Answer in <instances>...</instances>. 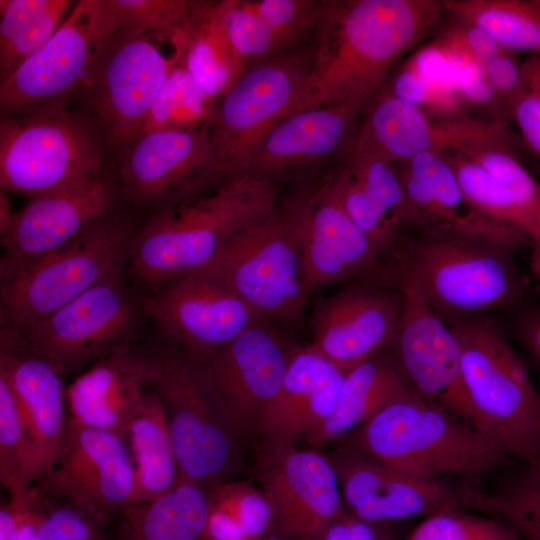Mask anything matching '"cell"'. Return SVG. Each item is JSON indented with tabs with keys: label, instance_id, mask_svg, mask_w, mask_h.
I'll return each instance as SVG.
<instances>
[{
	"label": "cell",
	"instance_id": "6da1fadb",
	"mask_svg": "<svg viewBox=\"0 0 540 540\" xmlns=\"http://www.w3.org/2000/svg\"><path fill=\"white\" fill-rule=\"evenodd\" d=\"M443 12L436 0H321L312 66L294 113L371 101L399 59L437 25Z\"/></svg>",
	"mask_w": 540,
	"mask_h": 540
},
{
	"label": "cell",
	"instance_id": "7a4b0ae2",
	"mask_svg": "<svg viewBox=\"0 0 540 540\" xmlns=\"http://www.w3.org/2000/svg\"><path fill=\"white\" fill-rule=\"evenodd\" d=\"M515 252L484 236L413 230L398 238L370 284L411 286L442 318H464L519 299L523 284Z\"/></svg>",
	"mask_w": 540,
	"mask_h": 540
},
{
	"label": "cell",
	"instance_id": "3957f363",
	"mask_svg": "<svg viewBox=\"0 0 540 540\" xmlns=\"http://www.w3.org/2000/svg\"><path fill=\"white\" fill-rule=\"evenodd\" d=\"M280 191V182L237 174L162 208L133 235L131 274L156 289L204 270L241 229L280 204Z\"/></svg>",
	"mask_w": 540,
	"mask_h": 540
},
{
	"label": "cell",
	"instance_id": "277c9868",
	"mask_svg": "<svg viewBox=\"0 0 540 540\" xmlns=\"http://www.w3.org/2000/svg\"><path fill=\"white\" fill-rule=\"evenodd\" d=\"M343 447L418 478L454 474L475 487L509 458L471 425L432 405L415 389L357 427Z\"/></svg>",
	"mask_w": 540,
	"mask_h": 540
},
{
	"label": "cell",
	"instance_id": "5b68a950",
	"mask_svg": "<svg viewBox=\"0 0 540 540\" xmlns=\"http://www.w3.org/2000/svg\"><path fill=\"white\" fill-rule=\"evenodd\" d=\"M461 348L471 425L507 457H540V392L501 331L486 319L450 322Z\"/></svg>",
	"mask_w": 540,
	"mask_h": 540
},
{
	"label": "cell",
	"instance_id": "8992f818",
	"mask_svg": "<svg viewBox=\"0 0 540 540\" xmlns=\"http://www.w3.org/2000/svg\"><path fill=\"white\" fill-rule=\"evenodd\" d=\"M135 231L129 220L110 213L66 246L1 274L2 342L121 275Z\"/></svg>",
	"mask_w": 540,
	"mask_h": 540
},
{
	"label": "cell",
	"instance_id": "52a82bcc",
	"mask_svg": "<svg viewBox=\"0 0 540 540\" xmlns=\"http://www.w3.org/2000/svg\"><path fill=\"white\" fill-rule=\"evenodd\" d=\"M151 389L169 422L177 483L205 489L225 483L240 462L242 441L199 362L180 352L152 356Z\"/></svg>",
	"mask_w": 540,
	"mask_h": 540
},
{
	"label": "cell",
	"instance_id": "ba28073f",
	"mask_svg": "<svg viewBox=\"0 0 540 540\" xmlns=\"http://www.w3.org/2000/svg\"><path fill=\"white\" fill-rule=\"evenodd\" d=\"M201 271L223 283L262 318L293 321L309 297L299 225L288 202L241 229Z\"/></svg>",
	"mask_w": 540,
	"mask_h": 540
},
{
	"label": "cell",
	"instance_id": "9c48e42d",
	"mask_svg": "<svg viewBox=\"0 0 540 540\" xmlns=\"http://www.w3.org/2000/svg\"><path fill=\"white\" fill-rule=\"evenodd\" d=\"M102 147L92 125L55 108L3 116L0 185L30 198L100 176Z\"/></svg>",
	"mask_w": 540,
	"mask_h": 540
},
{
	"label": "cell",
	"instance_id": "30bf717a",
	"mask_svg": "<svg viewBox=\"0 0 540 540\" xmlns=\"http://www.w3.org/2000/svg\"><path fill=\"white\" fill-rule=\"evenodd\" d=\"M312 61L311 40L244 70L216 100L208 123L215 183L229 177L277 123L295 112Z\"/></svg>",
	"mask_w": 540,
	"mask_h": 540
},
{
	"label": "cell",
	"instance_id": "8fae6325",
	"mask_svg": "<svg viewBox=\"0 0 540 540\" xmlns=\"http://www.w3.org/2000/svg\"><path fill=\"white\" fill-rule=\"evenodd\" d=\"M188 32H118L105 44L86 84L105 135L130 146L173 69Z\"/></svg>",
	"mask_w": 540,
	"mask_h": 540
},
{
	"label": "cell",
	"instance_id": "7c38bea8",
	"mask_svg": "<svg viewBox=\"0 0 540 540\" xmlns=\"http://www.w3.org/2000/svg\"><path fill=\"white\" fill-rule=\"evenodd\" d=\"M136 311L122 274L108 278L34 323L1 350L25 351L63 375L91 359L125 346Z\"/></svg>",
	"mask_w": 540,
	"mask_h": 540
},
{
	"label": "cell",
	"instance_id": "4fadbf2b",
	"mask_svg": "<svg viewBox=\"0 0 540 540\" xmlns=\"http://www.w3.org/2000/svg\"><path fill=\"white\" fill-rule=\"evenodd\" d=\"M95 0H81L51 39L0 81L1 116L65 108L68 97L85 87L106 44Z\"/></svg>",
	"mask_w": 540,
	"mask_h": 540
},
{
	"label": "cell",
	"instance_id": "5bb4252c",
	"mask_svg": "<svg viewBox=\"0 0 540 540\" xmlns=\"http://www.w3.org/2000/svg\"><path fill=\"white\" fill-rule=\"evenodd\" d=\"M135 469L124 438L68 418L57 460L40 492L75 504L101 525L133 504Z\"/></svg>",
	"mask_w": 540,
	"mask_h": 540
},
{
	"label": "cell",
	"instance_id": "9a60e30c",
	"mask_svg": "<svg viewBox=\"0 0 540 540\" xmlns=\"http://www.w3.org/2000/svg\"><path fill=\"white\" fill-rule=\"evenodd\" d=\"M369 102L355 99L285 117L230 176L249 174L281 182L287 177L314 176L329 165L339 166L352 154Z\"/></svg>",
	"mask_w": 540,
	"mask_h": 540
},
{
	"label": "cell",
	"instance_id": "2e32d148",
	"mask_svg": "<svg viewBox=\"0 0 540 540\" xmlns=\"http://www.w3.org/2000/svg\"><path fill=\"white\" fill-rule=\"evenodd\" d=\"M334 169L288 201L299 225L303 279L309 295L321 287L369 278L381 265V253L341 202Z\"/></svg>",
	"mask_w": 540,
	"mask_h": 540
},
{
	"label": "cell",
	"instance_id": "e0dca14e",
	"mask_svg": "<svg viewBox=\"0 0 540 540\" xmlns=\"http://www.w3.org/2000/svg\"><path fill=\"white\" fill-rule=\"evenodd\" d=\"M144 312L180 348V353L199 363L262 319L204 271L177 277L156 288L145 301Z\"/></svg>",
	"mask_w": 540,
	"mask_h": 540
},
{
	"label": "cell",
	"instance_id": "ac0fdd59",
	"mask_svg": "<svg viewBox=\"0 0 540 540\" xmlns=\"http://www.w3.org/2000/svg\"><path fill=\"white\" fill-rule=\"evenodd\" d=\"M394 289L404 295L402 317L389 345L394 358L426 401L471 425L455 333L416 289L408 285Z\"/></svg>",
	"mask_w": 540,
	"mask_h": 540
},
{
	"label": "cell",
	"instance_id": "d6986e66",
	"mask_svg": "<svg viewBox=\"0 0 540 540\" xmlns=\"http://www.w3.org/2000/svg\"><path fill=\"white\" fill-rule=\"evenodd\" d=\"M256 471L272 509V529L290 540H320L347 515L337 473L318 451L262 453Z\"/></svg>",
	"mask_w": 540,
	"mask_h": 540
},
{
	"label": "cell",
	"instance_id": "ffe728a7",
	"mask_svg": "<svg viewBox=\"0 0 540 540\" xmlns=\"http://www.w3.org/2000/svg\"><path fill=\"white\" fill-rule=\"evenodd\" d=\"M291 353L259 322L200 362L241 440L258 433L263 413L286 374Z\"/></svg>",
	"mask_w": 540,
	"mask_h": 540
},
{
	"label": "cell",
	"instance_id": "44dd1931",
	"mask_svg": "<svg viewBox=\"0 0 540 540\" xmlns=\"http://www.w3.org/2000/svg\"><path fill=\"white\" fill-rule=\"evenodd\" d=\"M120 176L130 198L161 209L201 194L215 185L208 124L140 135L129 146Z\"/></svg>",
	"mask_w": 540,
	"mask_h": 540
},
{
	"label": "cell",
	"instance_id": "7402d4cb",
	"mask_svg": "<svg viewBox=\"0 0 540 540\" xmlns=\"http://www.w3.org/2000/svg\"><path fill=\"white\" fill-rule=\"evenodd\" d=\"M403 310L404 295L398 289L348 287L316 305L308 347L347 372L390 345Z\"/></svg>",
	"mask_w": 540,
	"mask_h": 540
},
{
	"label": "cell",
	"instance_id": "603a6c76",
	"mask_svg": "<svg viewBox=\"0 0 540 540\" xmlns=\"http://www.w3.org/2000/svg\"><path fill=\"white\" fill-rule=\"evenodd\" d=\"M112 203L101 175L30 198L0 235L1 274L66 246L109 215Z\"/></svg>",
	"mask_w": 540,
	"mask_h": 540
},
{
	"label": "cell",
	"instance_id": "cb8c5ba5",
	"mask_svg": "<svg viewBox=\"0 0 540 540\" xmlns=\"http://www.w3.org/2000/svg\"><path fill=\"white\" fill-rule=\"evenodd\" d=\"M353 516L370 523L460 509L457 489L342 447L328 456Z\"/></svg>",
	"mask_w": 540,
	"mask_h": 540
},
{
	"label": "cell",
	"instance_id": "d4e9b609",
	"mask_svg": "<svg viewBox=\"0 0 540 540\" xmlns=\"http://www.w3.org/2000/svg\"><path fill=\"white\" fill-rule=\"evenodd\" d=\"M409 204L412 230L447 229L484 236L514 250L532 247L521 232L495 224L464 194L444 151L417 155L396 164Z\"/></svg>",
	"mask_w": 540,
	"mask_h": 540
},
{
	"label": "cell",
	"instance_id": "484cf974",
	"mask_svg": "<svg viewBox=\"0 0 540 540\" xmlns=\"http://www.w3.org/2000/svg\"><path fill=\"white\" fill-rule=\"evenodd\" d=\"M345 373L309 347L292 351L279 390L259 425L262 453L294 449L300 436L318 428L335 407Z\"/></svg>",
	"mask_w": 540,
	"mask_h": 540
},
{
	"label": "cell",
	"instance_id": "4316f807",
	"mask_svg": "<svg viewBox=\"0 0 540 540\" xmlns=\"http://www.w3.org/2000/svg\"><path fill=\"white\" fill-rule=\"evenodd\" d=\"M152 376V356L138 354L127 345L114 349L66 388L69 418L126 439Z\"/></svg>",
	"mask_w": 540,
	"mask_h": 540
},
{
	"label": "cell",
	"instance_id": "83f0119b",
	"mask_svg": "<svg viewBox=\"0 0 540 540\" xmlns=\"http://www.w3.org/2000/svg\"><path fill=\"white\" fill-rule=\"evenodd\" d=\"M0 375L14 394L42 480L54 466L66 432L64 375L43 358L12 350H1Z\"/></svg>",
	"mask_w": 540,
	"mask_h": 540
},
{
	"label": "cell",
	"instance_id": "f1b7e54d",
	"mask_svg": "<svg viewBox=\"0 0 540 540\" xmlns=\"http://www.w3.org/2000/svg\"><path fill=\"white\" fill-rule=\"evenodd\" d=\"M334 176L348 215L381 256L390 254L410 219L409 204L396 165L351 154L335 167Z\"/></svg>",
	"mask_w": 540,
	"mask_h": 540
},
{
	"label": "cell",
	"instance_id": "f546056e",
	"mask_svg": "<svg viewBox=\"0 0 540 540\" xmlns=\"http://www.w3.org/2000/svg\"><path fill=\"white\" fill-rule=\"evenodd\" d=\"M413 389L394 356L379 352L345 373L332 413L305 439L312 445L330 442Z\"/></svg>",
	"mask_w": 540,
	"mask_h": 540
},
{
	"label": "cell",
	"instance_id": "4dcf8cb0",
	"mask_svg": "<svg viewBox=\"0 0 540 540\" xmlns=\"http://www.w3.org/2000/svg\"><path fill=\"white\" fill-rule=\"evenodd\" d=\"M208 490L176 483L162 496L130 505L122 514L118 540H206Z\"/></svg>",
	"mask_w": 540,
	"mask_h": 540
},
{
	"label": "cell",
	"instance_id": "1f68e13d",
	"mask_svg": "<svg viewBox=\"0 0 540 540\" xmlns=\"http://www.w3.org/2000/svg\"><path fill=\"white\" fill-rule=\"evenodd\" d=\"M129 440L135 469L133 504L154 500L178 480V464L164 406L151 389L133 417Z\"/></svg>",
	"mask_w": 540,
	"mask_h": 540
},
{
	"label": "cell",
	"instance_id": "d6a6232c",
	"mask_svg": "<svg viewBox=\"0 0 540 540\" xmlns=\"http://www.w3.org/2000/svg\"><path fill=\"white\" fill-rule=\"evenodd\" d=\"M69 0H0V81L56 33Z\"/></svg>",
	"mask_w": 540,
	"mask_h": 540
},
{
	"label": "cell",
	"instance_id": "836d02e7",
	"mask_svg": "<svg viewBox=\"0 0 540 540\" xmlns=\"http://www.w3.org/2000/svg\"><path fill=\"white\" fill-rule=\"evenodd\" d=\"M443 11L488 33L503 49L540 55V0H441Z\"/></svg>",
	"mask_w": 540,
	"mask_h": 540
},
{
	"label": "cell",
	"instance_id": "e575fe53",
	"mask_svg": "<svg viewBox=\"0 0 540 540\" xmlns=\"http://www.w3.org/2000/svg\"><path fill=\"white\" fill-rule=\"evenodd\" d=\"M212 1L95 0L97 23L106 42L118 32H190Z\"/></svg>",
	"mask_w": 540,
	"mask_h": 540
},
{
	"label": "cell",
	"instance_id": "d590c367",
	"mask_svg": "<svg viewBox=\"0 0 540 540\" xmlns=\"http://www.w3.org/2000/svg\"><path fill=\"white\" fill-rule=\"evenodd\" d=\"M525 463L521 472L497 491L484 492L462 481L457 494L461 507L507 523L522 540H540V457Z\"/></svg>",
	"mask_w": 540,
	"mask_h": 540
},
{
	"label": "cell",
	"instance_id": "8d00e7d4",
	"mask_svg": "<svg viewBox=\"0 0 540 540\" xmlns=\"http://www.w3.org/2000/svg\"><path fill=\"white\" fill-rule=\"evenodd\" d=\"M211 20L240 74L293 50L281 41L247 0L215 2Z\"/></svg>",
	"mask_w": 540,
	"mask_h": 540
},
{
	"label": "cell",
	"instance_id": "74e56055",
	"mask_svg": "<svg viewBox=\"0 0 540 540\" xmlns=\"http://www.w3.org/2000/svg\"><path fill=\"white\" fill-rule=\"evenodd\" d=\"M215 102L194 82L181 59L151 106L141 135L157 130L202 128L209 123Z\"/></svg>",
	"mask_w": 540,
	"mask_h": 540
},
{
	"label": "cell",
	"instance_id": "f35d334b",
	"mask_svg": "<svg viewBox=\"0 0 540 540\" xmlns=\"http://www.w3.org/2000/svg\"><path fill=\"white\" fill-rule=\"evenodd\" d=\"M486 169L511 194L533 228V247L540 245V183L520 161V150L498 142L468 145L458 151Z\"/></svg>",
	"mask_w": 540,
	"mask_h": 540
},
{
	"label": "cell",
	"instance_id": "ab89813d",
	"mask_svg": "<svg viewBox=\"0 0 540 540\" xmlns=\"http://www.w3.org/2000/svg\"><path fill=\"white\" fill-rule=\"evenodd\" d=\"M444 155L464 194L482 215L497 225L521 232L532 241L530 221L494 176L459 152L444 151Z\"/></svg>",
	"mask_w": 540,
	"mask_h": 540
},
{
	"label": "cell",
	"instance_id": "60d3db41",
	"mask_svg": "<svg viewBox=\"0 0 540 540\" xmlns=\"http://www.w3.org/2000/svg\"><path fill=\"white\" fill-rule=\"evenodd\" d=\"M39 480L32 440L14 394L0 375V481L9 495L22 493Z\"/></svg>",
	"mask_w": 540,
	"mask_h": 540
},
{
	"label": "cell",
	"instance_id": "b9f144b4",
	"mask_svg": "<svg viewBox=\"0 0 540 540\" xmlns=\"http://www.w3.org/2000/svg\"><path fill=\"white\" fill-rule=\"evenodd\" d=\"M214 4L189 33L182 61L199 88L217 100L240 73L212 23Z\"/></svg>",
	"mask_w": 540,
	"mask_h": 540
},
{
	"label": "cell",
	"instance_id": "7bdbcfd3",
	"mask_svg": "<svg viewBox=\"0 0 540 540\" xmlns=\"http://www.w3.org/2000/svg\"><path fill=\"white\" fill-rule=\"evenodd\" d=\"M405 540H522L507 523L462 512L457 508L429 515Z\"/></svg>",
	"mask_w": 540,
	"mask_h": 540
},
{
	"label": "cell",
	"instance_id": "ee69618b",
	"mask_svg": "<svg viewBox=\"0 0 540 540\" xmlns=\"http://www.w3.org/2000/svg\"><path fill=\"white\" fill-rule=\"evenodd\" d=\"M249 2L289 49H295L311 41L320 1L258 0Z\"/></svg>",
	"mask_w": 540,
	"mask_h": 540
},
{
	"label": "cell",
	"instance_id": "f6af8a7d",
	"mask_svg": "<svg viewBox=\"0 0 540 540\" xmlns=\"http://www.w3.org/2000/svg\"><path fill=\"white\" fill-rule=\"evenodd\" d=\"M207 490L210 502L232 514L252 540H260L272 529V509L262 490L240 482H225Z\"/></svg>",
	"mask_w": 540,
	"mask_h": 540
},
{
	"label": "cell",
	"instance_id": "bcb514c9",
	"mask_svg": "<svg viewBox=\"0 0 540 540\" xmlns=\"http://www.w3.org/2000/svg\"><path fill=\"white\" fill-rule=\"evenodd\" d=\"M508 110L526 148L540 161V55L523 60L521 80Z\"/></svg>",
	"mask_w": 540,
	"mask_h": 540
},
{
	"label": "cell",
	"instance_id": "7dc6e473",
	"mask_svg": "<svg viewBox=\"0 0 540 540\" xmlns=\"http://www.w3.org/2000/svg\"><path fill=\"white\" fill-rule=\"evenodd\" d=\"M56 501L52 504L40 492L37 540L105 539L101 524L91 514L75 504Z\"/></svg>",
	"mask_w": 540,
	"mask_h": 540
},
{
	"label": "cell",
	"instance_id": "c3c4849f",
	"mask_svg": "<svg viewBox=\"0 0 540 540\" xmlns=\"http://www.w3.org/2000/svg\"><path fill=\"white\" fill-rule=\"evenodd\" d=\"M457 88L467 111L476 113V118L505 126L511 124L508 104L489 81L481 63L473 60L461 62Z\"/></svg>",
	"mask_w": 540,
	"mask_h": 540
},
{
	"label": "cell",
	"instance_id": "681fc988",
	"mask_svg": "<svg viewBox=\"0 0 540 540\" xmlns=\"http://www.w3.org/2000/svg\"><path fill=\"white\" fill-rule=\"evenodd\" d=\"M453 20L437 39L459 59L483 64L504 50L481 28L456 18Z\"/></svg>",
	"mask_w": 540,
	"mask_h": 540
},
{
	"label": "cell",
	"instance_id": "f907efd6",
	"mask_svg": "<svg viewBox=\"0 0 540 540\" xmlns=\"http://www.w3.org/2000/svg\"><path fill=\"white\" fill-rule=\"evenodd\" d=\"M482 65L489 81L508 104L519 86L523 61L518 58L517 53L504 49Z\"/></svg>",
	"mask_w": 540,
	"mask_h": 540
},
{
	"label": "cell",
	"instance_id": "816d5d0a",
	"mask_svg": "<svg viewBox=\"0 0 540 540\" xmlns=\"http://www.w3.org/2000/svg\"><path fill=\"white\" fill-rule=\"evenodd\" d=\"M205 537L206 540H252L232 514L211 502Z\"/></svg>",
	"mask_w": 540,
	"mask_h": 540
},
{
	"label": "cell",
	"instance_id": "f5cc1de1",
	"mask_svg": "<svg viewBox=\"0 0 540 540\" xmlns=\"http://www.w3.org/2000/svg\"><path fill=\"white\" fill-rule=\"evenodd\" d=\"M31 489L9 495V501L0 508V540H18L21 522L28 505Z\"/></svg>",
	"mask_w": 540,
	"mask_h": 540
},
{
	"label": "cell",
	"instance_id": "db71d44e",
	"mask_svg": "<svg viewBox=\"0 0 540 540\" xmlns=\"http://www.w3.org/2000/svg\"><path fill=\"white\" fill-rule=\"evenodd\" d=\"M39 498L38 488L31 489L28 505L25 509L19 531L18 540H37V526L39 518Z\"/></svg>",
	"mask_w": 540,
	"mask_h": 540
},
{
	"label": "cell",
	"instance_id": "11a10c76",
	"mask_svg": "<svg viewBox=\"0 0 540 540\" xmlns=\"http://www.w3.org/2000/svg\"><path fill=\"white\" fill-rule=\"evenodd\" d=\"M521 336L540 363V309L529 314L521 325Z\"/></svg>",
	"mask_w": 540,
	"mask_h": 540
},
{
	"label": "cell",
	"instance_id": "9f6ffc18",
	"mask_svg": "<svg viewBox=\"0 0 540 540\" xmlns=\"http://www.w3.org/2000/svg\"><path fill=\"white\" fill-rule=\"evenodd\" d=\"M350 515L332 523L322 534L320 540H350Z\"/></svg>",
	"mask_w": 540,
	"mask_h": 540
},
{
	"label": "cell",
	"instance_id": "6f0895ef",
	"mask_svg": "<svg viewBox=\"0 0 540 540\" xmlns=\"http://www.w3.org/2000/svg\"><path fill=\"white\" fill-rule=\"evenodd\" d=\"M16 211H13L8 192L0 190V235L9 228Z\"/></svg>",
	"mask_w": 540,
	"mask_h": 540
},
{
	"label": "cell",
	"instance_id": "680465c9",
	"mask_svg": "<svg viewBox=\"0 0 540 540\" xmlns=\"http://www.w3.org/2000/svg\"><path fill=\"white\" fill-rule=\"evenodd\" d=\"M532 272L540 280V245L533 247V253L531 258Z\"/></svg>",
	"mask_w": 540,
	"mask_h": 540
},
{
	"label": "cell",
	"instance_id": "91938a15",
	"mask_svg": "<svg viewBox=\"0 0 540 540\" xmlns=\"http://www.w3.org/2000/svg\"><path fill=\"white\" fill-rule=\"evenodd\" d=\"M372 540H389V539L384 538V537L381 536V535H377V536H376L374 539H372Z\"/></svg>",
	"mask_w": 540,
	"mask_h": 540
},
{
	"label": "cell",
	"instance_id": "94428289",
	"mask_svg": "<svg viewBox=\"0 0 540 540\" xmlns=\"http://www.w3.org/2000/svg\"><path fill=\"white\" fill-rule=\"evenodd\" d=\"M103 540H106V539H103Z\"/></svg>",
	"mask_w": 540,
	"mask_h": 540
}]
</instances>
